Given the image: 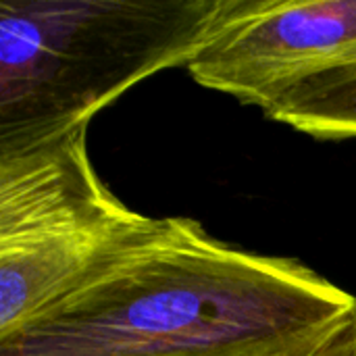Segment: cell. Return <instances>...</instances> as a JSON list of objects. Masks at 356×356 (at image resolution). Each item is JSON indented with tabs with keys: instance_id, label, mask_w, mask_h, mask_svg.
Returning <instances> with one entry per match:
<instances>
[{
	"instance_id": "obj_1",
	"label": "cell",
	"mask_w": 356,
	"mask_h": 356,
	"mask_svg": "<svg viewBox=\"0 0 356 356\" xmlns=\"http://www.w3.org/2000/svg\"><path fill=\"white\" fill-rule=\"evenodd\" d=\"M0 356H356V298L188 217L0 342Z\"/></svg>"
},
{
	"instance_id": "obj_2",
	"label": "cell",
	"mask_w": 356,
	"mask_h": 356,
	"mask_svg": "<svg viewBox=\"0 0 356 356\" xmlns=\"http://www.w3.org/2000/svg\"><path fill=\"white\" fill-rule=\"evenodd\" d=\"M244 0H0V154L63 138L186 67Z\"/></svg>"
},
{
	"instance_id": "obj_3",
	"label": "cell",
	"mask_w": 356,
	"mask_h": 356,
	"mask_svg": "<svg viewBox=\"0 0 356 356\" xmlns=\"http://www.w3.org/2000/svg\"><path fill=\"white\" fill-rule=\"evenodd\" d=\"M156 221L100 179L88 127L0 154V342L140 246Z\"/></svg>"
},
{
	"instance_id": "obj_4",
	"label": "cell",
	"mask_w": 356,
	"mask_h": 356,
	"mask_svg": "<svg viewBox=\"0 0 356 356\" xmlns=\"http://www.w3.org/2000/svg\"><path fill=\"white\" fill-rule=\"evenodd\" d=\"M348 65H356V0H244L188 71L198 86L265 113L298 83Z\"/></svg>"
},
{
	"instance_id": "obj_5",
	"label": "cell",
	"mask_w": 356,
	"mask_h": 356,
	"mask_svg": "<svg viewBox=\"0 0 356 356\" xmlns=\"http://www.w3.org/2000/svg\"><path fill=\"white\" fill-rule=\"evenodd\" d=\"M265 115L317 140H355L356 65L298 83Z\"/></svg>"
}]
</instances>
